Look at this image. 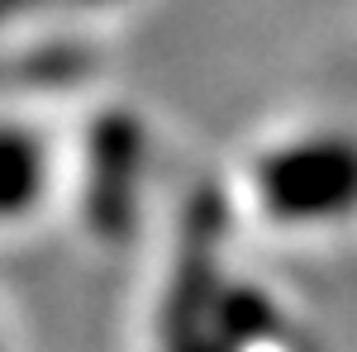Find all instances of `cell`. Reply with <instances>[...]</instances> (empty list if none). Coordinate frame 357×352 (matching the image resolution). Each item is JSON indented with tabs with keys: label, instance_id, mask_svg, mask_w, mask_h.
<instances>
[{
	"label": "cell",
	"instance_id": "obj_2",
	"mask_svg": "<svg viewBox=\"0 0 357 352\" xmlns=\"http://www.w3.org/2000/svg\"><path fill=\"white\" fill-rule=\"evenodd\" d=\"M0 352H5V333H0Z\"/></svg>",
	"mask_w": 357,
	"mask_h": 352
},
{
	"label": "cell",
	"instance_id": "obj_1",
	"mask_svg": "<svg viewBox=\"0 0 357 352\" xmlns=\"http://www.w3.org/2000/svg\"><path fill=\"white\" fill-rule=\"evenodd\" d=\"M48 138L24 124H0V224L29 219L48 190Z\"/></svg>",
	"mask_w": 357,
	"mask_h": 352
}]
</instances>
